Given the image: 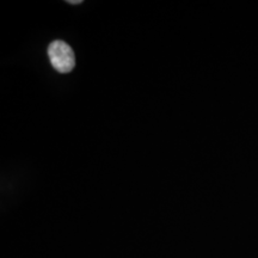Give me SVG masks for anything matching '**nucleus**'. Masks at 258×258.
<instances>
[{
  "instance_id": "obj_1",
  "label": "nucleus",
  "mask_w": 258,
  "mask_h": 258,
  "mask_svg": "<svg viewBox=\"0 0 258 258\" xmlns=\"http://www.w3.org/2000/svg\"><path fill=\"white\" fill-rule=\"evenodd\" d=\"M51 66L59 73H70L76 67V56L72 47L63 41H54L48 47Z\"/></svg>"
},
{
  "instance_id": "obj_2",
  "label": "nucleus",
  "mask_w": 258,
  "mask_h": 258,
  "mask_svg": "<svg viewBox=\"0 0 258 258\" xmlns=\"http://www.w3.org/2000/svg\"><path fill=\"white\" fill-rule=\"evenodd\" d=\"M67 3H69V4H71V5H77V4H82V0H73V2H72V0H71V2H67Z\"/></svg>"
}]
</instances>
